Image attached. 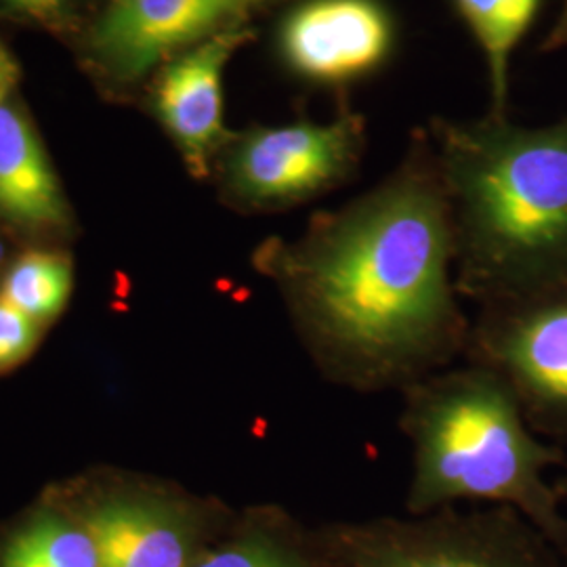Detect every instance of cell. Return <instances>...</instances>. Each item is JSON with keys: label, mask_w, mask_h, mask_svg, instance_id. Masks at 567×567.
<instances>
[{"label": "cell", "mask_w": 567, "mask_h": 567, "mask_svg": "<svg viewBox=\"0 0 567 567\" xmlns=\"http://www.w3.org/2000/svg\"><path fill=\"white\" fill-rule=\"evenodd\" d=\"M326 383L353 393L405 386L465 358L471 318L454 282L446 189L416 135L385 179L297 238L255 255Z\"/></svg>", "instance_id": "1"}, {"label": "cell", "mask_w": 567, "mask_h": 567, "mask_svg": "<svg viewBox=\"0 0 567 567\" xmlns=\"http://www.w3.org/2000/svg\"><path fill=\"white\" fill-rule=\"evenodd\" d=\"M446 189L454 282L480 307L567 290V116L431 122Z\"/></svg>", "instance_id": "2"}, {"label": "cell", "mask_w": 567, "mask_h": 567, "mask_svg": "<svg viewBox=\"0 0 567 567\" xmlns=\"http://www.w3.org/2000/svg\"><path fill=\"white\" fill-rule=\"evenodd\" d=\"M398 425L412 446L405 508L426 515L475 501L515 508L567 550V517L547 471L561 447L527 425L507 383L484 365H450L405 386Z\"/></svg>", "instance_id": "3"}, {"label": "cell", "mask_w": 567, "mask_h": 567, "mask_svg": "<svg viewBox=\"0 0 567 567\" xmlns=\"http://www.w3.org/2000/svg\"><path fill=\"white\" fill-rule=\"evenodd\" d=\"M416 517L332 524L318 538L334 567H553L547 538L515 508Z\"/></svg>", "instance_id": "4"}, {"label": "cell", "mask_w": 567, "mask_h": 567, "mask_svg": "<svg viewBox=\"0 0 567 567\" xmlns=\"http://www.w3.org/2000/svg\"><path fill=\"white\" fill-rule=\"evenodd\" d=\"M364 152V116L353 110H341L328 122L259 126L227 154L225 192L250 210L303 206L349 182Z\"/></svg>", "instance_id": "5"}, {"label": "cell", "mask_w": 567, "mask_h": 567, "mask_svg": "<svg viewBox=\"0 0 567 567\" xmlns=\"http://www.w3.org/2000/svg\"><path fill=\"white\" fill-rule=\"evenodd\" d=\"M465 362L498 374L540 437L567 442V290L480 307Z\"/></svg>", "instance_id": "6"}, {"label": "cell", "mask_w": 567, "mask_h": 567, "mask_svg": "<svg viewBox=\"0 0 567 567\" xmlns=\"http://www.w3.org/2000/svg\"><path fill=\"white\" fill-rule=\"evenodd\" d=\"M395 44V21L383 0H301L278 30L284 63L324 86L360 81L379 70Z\"/></svg>", "instance_id": "7"}, {"label": "cell", "mask_w": 567, "mask_h": 567, "mask_svg": "<svg viewBox=\"0 0 567 567\" xmlns=\"http://www.w3.org/2000/svg\"><path fill=\"white\" fill-rule=\"evenodd\" d=\"M248 39L250 32L234 23L173 61L156 84V112L196 179L208 177L215 154L227 142L225 65Z\"/></svg>", "instance_id": "8"}, {"label": "cell", "mask_w": 567, "mask_h": 567, "mask_svg": "<svg viewBox=\"0 0 567 567\" xmlns=\"http://www.w3.org/2000/svg\"><path fill=\"white\" fill-rule=\"evenodd\" d=\"M206 524L203 508L171 494L121 496L84 519L102 567H189Z\"/></svg>", "instance_id": "9"}, {"label": "cell", "mask_w": 567, "mask_h": 567, "mask_svg": "<svg viewBox=\"0 0 567 567\" xmlns=\"http://www.w3.org/2000/svg\"><path fill=\"white\" fill-rule=\"evenodd\" d=\"M244 16L224 0H112L95 47L126 76H140L166 53L204 41Z\"/></svg>", "instance_id": "10"}, {"label": "cell", "mask_w": 567, "mask_h": 567, "mask_svg": "<svg viewBox=\"0 0 567 567\" xmlns=\"http://www.w3.org/2000/svg\"><path fill=\"white\" fill-rule=\"evenodd\" d=\"M0 210L23 225L65 219L60 185L32 126L11 105H0Z\"/></svg>", "instance_id": "11"}, {"label": "cell", "mask_w": 567, "mask_h": 567, "mask_svg": "<svg viewBox=\"0 0 567 567\" xmlns=\"http://www.w3.org/2000/svg\"><path fill=\"white\" fill-rule=\"evenodd\" d=\"M189 567H334L318 534L280 511L255 515L229 540L204 548Z\"/></svg>", "instance_id": "12"}, {"label": "cell", "mask_w": 567, "mask_h": 567, "mask_svg": "<svg viewBox=\"0 0 567 567\" xmlns=\"http://www.w3.org/2000/svg\"><path fill=\"white\" fill-rule=\"evenodd\" d=\"M486 60L492 116H507L508 70L540 0H454Z\"/></svg>", "instance_id": "13"}, {"label": "cell", "mask_w": 567, "mask_h": 567, "mask_svg": "<svg viewBox=\"0 0 567 567\" xmlns=\"http://www.w3.org/2000/svg\"><path fill=\"white\" fill-rule=\"evenodd\" d=\"M0 567H102L93 536L58 515L20 529L0 555Z\"/></svg>", "instance_id": "14"}, {"label": "cell", "mask_w": 567, "mask_h": 567, "mask_svg": "<svg viewBox=\"0 0 567 567\" xmlns=\"http://www.w3.org/2000/svg\"><path fill=\"white\" fill-rule=\"evenodd\" d=\"M70 288V261L58 252L32 250L9 269L0 297L41 324L60 313L68 301Z\"/></svg>", "instance_id": "15"}, {"label": "cell", "mask_w": 567, "mask_h": 567, "mask_svg": "<svg viewBox=\"0 0 567 567\" xmlns=\"http://www.w3.org/2000/svg\"><path fill=\"white\" fill-rule=\"evenodd\" d=\"M39 341V322L0 297V372L23 362Z\"/></svg>", "instance_id": "16"}, {"label": "cell", "mask_w": 567, "mask_h": 567, "mask_svg": "<svg viewBox=\"0 0 567 567\" xmlns=\"http://www.w3.org/2000/svg\"><path fill=\"white\" fill-rule=\"evenodd\" d=\"M567 49V0H564L559 16L548 30L547 39L543 42V51H564Z\"/></svg>", "instance_id": "17"}, {"label": "cell", "mask_w": 567, "mask_h": 567, "mask_svg": "<svg viewBox=\"0 0 567 567\" xmlns=\"http://www.w3.org/2000/svg\"><path fill=\"white\" fill-rule=\"evenodd\" d=\"M16 79H18V68H16L13 60L9 58V53L0 47V105L4 102V97L9 95Z\"/></svg>", "instance_id": "18"}, {"label": "cell", "mask_w": 567, "mask_h": 567, "mask_svg": "<svg viewBox=\"0 0 567 567\" xmlns=\"http://www.w3.org/2000/svg\"><path fill=\"white\" fill-rule=\"evenodd\" d=\"M11 2L20 4L23 9H30V11H53L65 0H11Z\"/></svg>", "instance_id": "19"}, {"label": "cell", "mask_w": 567, "mask_h": 567, "mask_svg": "<svg viewBox=\"0 0 567 567\" xmlns=\"http://www.w3.org/2000/svg\"><path fill=\"white\" fill-rule=\"evenodd\" d=\"M227 4H231V7H236V9H240V11H246L250 4H255V2H259V0H224Z\"/></svg>", "instance_id": "20"}, {"label": "cell", "mask_w": 567, "mask_h": 567, "mask_svg": "<svg viewBox=\"0 0 567 567\" xmlns=\"http://www.w3.org/2000/svg\"><path fill=\"white\" fill-rule=\"evenodd\" d=\"M555 487H557V492H559L561 498H567V471L564 473V477L555 484Z\"/></svg>", "instance_id": "21"}, {"label": "cell", "mask_w": 567, "mask_h": 567, "mask_svg": "<svg viewBox=\"0 0 567 567\" xmlns=\"http://www.w3.org/2000/svg\"><path fill=\"white\" fill-rule=\"evenodd\" d=\"M0 259H2V244H0Z\"/></svg>", "instance_id": "22"}]
</instances>
